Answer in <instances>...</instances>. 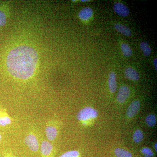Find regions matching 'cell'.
Here are the masks:
<instances>
[{
	"label": "cell",
	"mask_w": 157,
	"mask_h": 157,
	"mask_svg": "<svg viewBox=\"0 0 157 157\" xmlns=\"http://www.w3.org/2000/svg\"><path fill=\"white\" fill-rule=\"evenodd\" d=\"M38 59V54L34 48L25 45L17 46L7 55V70L14 78L27 80L33 75Z\"/></svg>",
	"instance_id": "1"
},
{
	"label": "cell",
	"mask_w": 157,
	"mask_h": 157,
	"mask_svg": "<svg viewBox=\"0 0 157 157\" xmlns=\"http://www.w3.org/2000/svg\"><path fill=\"white\" fill-rule=\"evenodd\" d=\"M24 142L26 146L34 152H36L39 148V141L35 130L31 129L26 135Z\"/></svg>",
	"instance_id": "2"
},
{
	"label": "cell",
	"mask_w": 157,
	"mask_h": 157,
	"mask_svg": "<svg viewBox=\"0 0 157 157\" xmlns=\"http://www.w3.org/2000/svg\"><path fill=\"white\" fill-rule=\"evenodd\" d=\"M45 134L48 141H53L56 139L58 135V129L55 121L50 120L46 124Z\"/></svg>",
	"instance_id": "3"
},
{
	"label": "cell",
	"mask_w": 157,
	"mask_h": 157,
	"mask_svg": "<svg viewBox=\"0 0 157 157\" xmlns=\"http://www.w3.org/2000/svg\"><path fill=\"white\" fill-rule=\"evenodd\" d=\"M98 115V113L96 109L90 107H86L78 113L76 118L78 121H85L89 119L95 118Z\"/></svg>",
	"instance_id": "4"
},
{
	"label": "cell",
	"mask_w": 157,
	"mask_h": 157,
	"mask_svg": "<svg viewBox=\"0 0 157 157\" xmlns=\"http://www.w3.org/2000/svg\"><path fill=\"white\" fill-rule=\"evenodd\" d=\"M40 152L42 157H53L54 148L50 141L43 140L40 145Z\"/></svg>",
	"instance_id": "5"
},
{
	"label": "cell",
	"mask_w": 157,
	"mask_h": 157,
	"mask_svg": "<svg viewBox=\"0 0 157 157\" xmlns=\"http://www.w3.org/2000/svg\"><path fill=\"white\" fill-rule=\"evenodd\" d=\"M130 94V90L129 88L126 86H123L119 90L117 100L119 103L122 104L128 98Z\"/></svg>",
	"instance_id": "6"
},
{
	"label": "cell",
	"mask_w": 157,
	"mask_h": 157,
	"mask_svg": "<svg viewBox=\"0 0 157 157\" xmlns=\"http://www.w3.org/2000/svg\"><path fill=\"white\" fill-rule=\"evenodd\" d=\"M113 9L116 14L122 17L128 16L130 12L128 8L121 3H116L113 6Z\"/></svg>",
	"instance_id": "7"
},
{
	"label": "cell",
	"mask_w": 157,
	"mask_h": 157,
	"mask_svg": "<svg viewBox=\"0 0 157 157\" xmlns=\"http://www.w3.org/2000/svg\"><path fill=\"white\" fill-rule=\"evenodd\" d=\"M12 118L7 111L4 109L0 110V126L6 127L11 124L12 123Z\"/></svg>",
	"instance_id": "8"
},
{
	"label": "cell",
	"mask_w": 157,
	"mask_h": 157,
	"mask_svg": "<svg viewBox=\"0 0 157 157\" xmlns=\"http://www.w3.org/2000/svg\"><path fill=\"white\" fill-rule=\"evenodd\" d=\"M140 107V103L137 100L133 101L131 103L127 111V115L128 117H132L137 114Z\"/></svg>",
	"instance_id": "9"
},
{
	"label": "cell",
	"mask_w": 157,
	"mask_h": 157,
	"mask_svg": "<svg viewBox=\"0 0 157 157\" xmlns=\"http://www.w3.org/2000/svg\"><path fill=\"white\" fill-rule=\"evenodd\" d=\"M108 86L110 92L114 93L117 89V84L116 82V76L114 72H111L109 73L108 77Z\"/></svg>",
	"instance_id": "10"
},
{
	"label": "cell",
	"mask_w": 157,
	"mask_h": 157,
	"mask_svg": "<svg viewBox=\"0 0 157 157\" xmlns=\"http://www.w3.org/2000/svg\"><path fill=\"white\" fill-rule=\"evenodd\" d=\"M93 14L92 9L89 7H86L82 9L78 13V16L82 20L86 21L90 19Z\"/></svg>",
	"instance_id": "11"
},
{
	"label": "cell",
	"mask_w": 157,
	"mask_h": 157,
	"mask_svg": "<svg viewBox=\"0 0 157 157\" xmlns=\"http://www.w3.org/2000/svg\"><path fill=\"white\" fill-rule=\"evenodd\" d=\"M126 77L129 80L137 81L139 79V75L138 73L132 67L127 68L125 72Z\"/></svg>",
	"instance_id": "12"
},
{
	"label": "cell",
	"mask_w": 157,
	"mask_h": 157,
	"mask_svg": "<svg viewBox=\"0 0 157 157\" xmlns=\"http://www.w3.org/2000/svg\"><path fill=\"white\" fill-rule=\"evenodd\" d=\"M114 28L120 33L127 36H132V32L131 30L128 27L121 24H116L114 25Z\"/></svg>",
	"instance_id": "13"
},
{
	"label": "cell",
	"mask_w": 157,
	"mask_h": 157,
	"mask_svg": "<svg viewBox=\"0 0 157 157\" xmlns=\"http://www.w3.org/2000/svg\"><path fill=\"white\" fill-rule=\"evenodd\" d=\"M140 47L144 55L148 56L151 53V48L147 42H142L140 44Z\"/></svg>",
	"instance_id": "14"
},
{
	"label": "cell",
	"mask_w": 157,
	"mask_h": 157,
	"mask_svg": "<svg viewBox=\"0 0 157 157\" xmlns=\"http://www.w3.org/2000/svg\"><path fill=\"white\" fill-rule=\"evenodd\" d=\"M114 152L117 157H132V154L131 152L123 149H115Z\"/></svg>",
	"instance_id": "15"
},
{
	"label": "cell",
	"mask_w": 157,
	"mask_h": 157,
	"mask_svg": "<svg viewBox=\"0 0 157 157\" xmlns=\"http://www.w3.org/2000/svg\"><path fill=\"white\" fill-rule=\"evenodd\" d=\"M121 49L122 53L124 56L126 57H130L133 54V52L129 46L126 43H122L121 45Z\"/></svg>",
	"instance_id": "16"
},
{
	"label": "cell",
	"mask_w": 157,
	"mask_h": 157,
	"mask_svg": "<svg viewBox=\"0 0 157 157\" xmlns=\"http://www.w3.org/2000/svg\"><path fill=\"white\" fill-rule=\"evenodd\" d=\"M145 121L148 126L154 127L156 124V117L155 116L154 114H149L146 117Z\"/></svg>",
	"instance_id": "17"
},
{
	"label": "cell",
	"mask_w": 157,
	"mask_h": 157,
	"mask_svg": "<svg viewBox=\"0 0 157 157\" xmlns=\"http://www.w3.org/2000/svg\"><path fill=\"white\" fill-rule=\"evenodd\" d=\"M143 138V134L140 130H137L134 132L133 136V140L136 143H139L142 140Z\"/></svg>",
	"instance_id": "18"
},
{
	"label": "cell",
	"mask_w": 157,
	"mask_h": 157,
	"mask_svg": "<svg viewBox=\"0 0 157 157\" xmlns=\"http://www.w3.org/2000/svg\"><path fill=\"white\" fill-rule=\"evenodd\" d=\"M79 153L76 150L70 151L65 152L59 157H78Z\"/></svg>",
	"instance_id": "19"
},
{
	"label": "cell",
	"mask_w": 157,
	"mask_h": 157,
	"mask_svg": "<svg viewBox=\"0 0 157 157\" xmlns=\"http://www.w3.org/2000/svg\"><path fill=\"white\" fill-rule=\"evenodd\" d=\"M141 152L145 157H151L153 156V153L151 149L144 147L141 150Z\"/></svg>",
	"instance_id": "20"
},
{
	"label": "cell",
	"mask_w": 157,
	"mask_h": 157,
	"mask_svg": "<svg viewBox=\"0 0 157 157\" xmlns=\"http://www.w3.org/2000/svg\"><path fill=\"white\" fill-rule=\"evenodd\" d=\"M6 22V16L2 10H0V26H4Z\"/></svg>",
	"instance_id": "21"
},
{
	"label": "cell",
	"mask_w": 157,
	"mask_h": 157,
	"mask_svg": "<svg viewBox=\"0 0 157 157\" xmlns=\"http://www.w3.org/2000/svg\"><path fill=\"white\" fill-rule=\"evenodd\" d=\"M3 157H14L11 151L7 150L3 153Z\"/></svg>",
	"instance_id": "22"
},
{
	"label": "cell",
	"mask_w": 157,
	"mask_h": 157,
	"mask_svg": "<svg viewBox=\"0 0 157 157\" xmlns=\"http://www.w3.org/2000/svg\"><path fill=\"white\" fill-rule=\"evenodd\" d=\"M157 58H155L154 59V61H153V63H154V65L155 69V70H157Z\"/></svg>",
	"instance_id": "23"
},
{
	"label": "cell",
	"mask_w": 157,
	"mask_h": 157,
	"mask_svg": "<svg viewBox=\"0 0 157 157\" xmlns=\"http://www.w3.org/2000/svg\"><path fill=\"white\" fill-rule=\"evenodd\" d=\"M89 0H82L81 2H89Z\"/></svg>",
	"instance_id": "24"
},
{
	"label": "cell",
	"mask_w": 157,
	"mask_h": 157,
	"mask_svg": "<svg viewBox=\"0 0 157 157\" xmlns=\"http://www.w3.org/2000/svg\"><path fill=\"white\" fill-rule=\"evenodd\" d=\"M155 148L156 151L157 152V143H156L155 144Z\"/></svg>",
	"instance_id": "25"
},
{
	"label": "cell",
	"mask_w": 157,
	"mask_h": 157,
	"mask_svg": "<svg viewBox=\"0 0 157 157\" xmlns=\"http://www.w3.org/2000/svg\"><path fill=\"white\" fill-rule=\"evenodd\" d=\"M2 134L0 133V141H1V140H2Z\"/></svg>",
	"instance_id": "26"
},
{
	"label": "cell",
	"mask_w": 157,
	"mask_h": 157,
	"mask_svg": "<svg viewBox=\"0 0 157 157\" xmlns=\"http://www.w3.org/2000/svg\"><path fill=\"white\" fill-rule=\"evenodd\" d=\"M1 109H2V108H0V110H1Z\"/></svg>",
	"instance_id": "27"
}]
</instances>
